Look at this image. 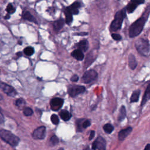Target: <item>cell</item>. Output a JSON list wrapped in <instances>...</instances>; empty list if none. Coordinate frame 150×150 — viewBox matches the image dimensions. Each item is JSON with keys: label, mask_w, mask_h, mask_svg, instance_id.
<instances>
[{"label": "cell", "mask_w": 150, "mask_h": 150, "mask_svg": "<svg viewBox=\"0 0 150 150\" xmlns=\"http://www.w3.org/2000/svg\"><path fill=\"white\" fill-rule=\"evenodd\" d=\"M146 19L144 16H142L132 23L128 30L129 36L132 38L138 36L142 31Z\"/></svg>", "instance_id": "cell-1"}, {"label": "cell", "mask_w": 150, "mask_h": 150, "mask_svg": "<svg viewBox=\"0 0 150 150\" xmlns=\"http://www.w3.org/2000/svg\"><path fill=\"white\" fill-rule=\"evenodd\" d=\"M126 15V9L123 8L116 12L114 19L110 25V30L112 32L117 31L121 29L123 20Z\"/></svg>", "instance_id": "cell-2"}, {"label": "cell", "mask_w": 150, "mask_h": 150, "mask_svg": "<svg viewBox=\"0 0 150 150\" xmlns=\"http://www.w3.org/2000/svg\"><path fill=\"white\" fill-rule=\"evenodd\" d=\"M0 137L2 140L13 147L16 146L19 142V138L18 137L11 131L4 129L0 130Z\"/></svg>", "instance_id": "cell-3"}, {"label": "cell", "mask_w": 150, "mask_h": 150, "mask_svg": "<svg viewBox=\"0 0 150 150\" xmlns=\"http://www.w3.org/2000/svg\"><path fill=\"white\" fill-rule=\"evenodd\" d=\"M135 46L138 53L141 55L144 56H147L149 54L150 45L148 40L140 38L136 40Z\"/></svg>", "instance_id": "cell-4"}, {"label": "cell", "mask_w": 150, "mask_h": 150, "mask_svg": "<svg viewBox=\"0 0 150 150\" xmlns=\"http://www.w3.org/2000/svg\"><path fill=\"white\" fill-rule=\"evenodd\" d=\"M97 76L98 74L94 70H87L83 75L82 81L83 83L86 84L90 83L95 80L97 78Z\"/></svg>", "instance_id": "cell-5"}, {"label": "cell", "mask_w": 150, "mask_h": 150, "mask_svg": "<svg viewBox=\"0 0 150 150\" xmlns=\"http://www.w3.org/2000/svg\"><path fill=\"white\" fill-rule=\"evenodd\" d=\"M86 91V88L83 86H71L69 87L67 92L71 97H75L80 94L83 93Z\"/></svg>", "instance_id": "cell-6"}, {"label": "cell", "mask_w": 150, "mask_h": 150, "mask_svg": "<svg viewBox=\"0 0 150 150\" xmlns=\"http://www.w3.org/2000/svg\"><path fill=\"white\" fill-rule=\"evenodd\" d=\"M106 148V141L101 137H98L92 144L93 149L104 150Z\"/></svg>", "instance_id": "cell-7"}, {"label": "cell", "mask_w": 150, "mask_h": 150, "mask_svg": "<svg viewBox=\"0 0 150 150\" xmlns=\"http://www.w3.org/2000/svg\"><path fill=\"white\" fill-rule=\"evenodd\" d=\"M46 135V127L41 126L34 130L32 134V137L36 139H42Z\"/></svg>", "instance_id": "cell-8"}, {"label": "cell", "mask_w": 150, "mask_h": 150, "mask_svg": "<svg viewBox=\"0 0 150 150\" xmlns=\"http://www.w3.org/2000/svg\"><path fill=\"white\" fill-rule=\"evenodd\" d=\"M0 87L2 89L4 93H5L8 96L11 97H14L16 95L17 93L16 90L12 86L6 84L0 81Z\"/></svg>", "instance_id": "cell-9"}, {"label": "cell", "mask_w": 150, "mask_h": 150, "mask_svg": "<svg viewBox=\"0 0 150 150\" xmlns=\"http://www.w3.org/2000/svg\"><path fill=\"white\" fill-rule=\"evenodd\" d=\"M64 100L61 98H53L50 103V108L53 111H57L62 108L63 105Z\"/></svg>", "instance_id": "cell-10"}, {"label": "cell", "mask_w": 150, "mask_h": 150, "mask_svg": "<svg viewBox=\"0 0 150 150\" xmlns=\"http://www.w3.org/2000/svg\"><path fill=\"white\" fill-rule=\"evenodd\" d=\"M132 131V128L131 127H128L125 129H121L118 134V138L119 141H123L124 140L128 135L131 134Z\"/></svg>", "instance_id": "cell-11"}, {"label": "cell", "mask_w": 150, "mask_h": 150, "mask_svg": "<svg viewBox=\"0 0 150 150\" xmlns=\"http://www.w3.org/2000/svg\"><path fill=\"white\" fill-rule=\"evenodd\" d=\"M71 56L77 60H82L84 59V55L83 52L79 49L74 50L71 53Z\"/></svg>", "instance_id": "cell-12"}, {"label": "cell", "mask_w": 150, "mask_h": 150, "mask_svg": "<svg viewBox=\"0 0 150 150\" xmlns=\"http://www.w3.org/2000/svg\"><path fill=\"white\" fill-rule=\"evenodd\" d=\"M128 66L132 70H134L137 66V62L135 56L133 54H129L128 56Z\"/></svg>", "instance_id": "cell-13"}, {"label": "cell", "mask_w": 150, "mask_h": 150, "mask_svg": "<svg viewBox=\"0 0 150 150\" xmlns=\"http://www.w3.org/2000/svg\"><path fill=\"white\" fill-rule=\"evenodd\" d=\"M81 6V4L79 2H75L70 6L67 7L73 15H77L79 13V8Z\"/></svg>", "instance_id": "cell-14"}, {"label": "cell", "mask_w": 150, "mask_h": 150, "mask_svg": "<svg viewBox=\"0 0 150 150\" xmlns=\"http://www.w3.org/2000/svg\"><path fill=\"white\" fill-rule=\"evenodd\" d=\"M149 100H150V83L148 84L146 90L145 91L144 95L143 96L142 101H141V105L142 106L143 105H144L146 101H148Z\"/></svg>", "instance_id": "cell-15"}, {"label": "cell", "mask_w": 150, "mask_h": 150, "mask_svg": "<svg viewBox=\"0 0 150 150\" xmlns=\"http://www.w3.org/2000/svg\"><path fill=\"white\" fill-rule=\"evenodd\" d=\"M88 46H89V44L87 40H82L77 44L78 49H80L83 52H87V50L88 49Z\"/></svg>", "instance_id": "cell-16"}, {"label": "cell", "mask_w": 150, "mask_h": 150, "mask_svg": "<svg viewBox=\"0 0 150 150\" xmlns=\"http://www.w3.org/2000/svg\"><path fill=\"white\" fill-rule=\"evenodd\" d=\"M59 115L61 117V118L64 121H69L71 117V114L67 110H62L59 112Z\"/></svg>", "instance_id": "cell-17"}, {"label": "cell", "mask_w": 150, "mask_h": 150, "mask_svg": "<svg viewBox=\"0 0 150 150\" xmlns=\"http://www.w3.org/2000/svg\"><path fill=\"white\" fill-rule=\"evenodd\" d=\"M64 12L66 16V23L70 25L73 21V14L67 8L64 9Z\"/></svg>", "instance_id": "cell-18"}, {"label": "cell", "mask_w": 150, "mask_h": 150, "mask_svg": "<svg viewBox=\"0 0 150 150\" xmlns=\"http://www.w3.org/2000/svg\"><path fill=\"white\" fill-rule=\"evenodd\" d=\"M64 23V21L63 19H59L57 21H56L54 23H53V28L56 31H59V30H60Z\"/></svg>", "instance_id": "cell-19"}, {"label": "cell", "mask_w": 150, "mask_h": 150, "mask_svg": "<svg viewBox=\"0 0 150 150\" xmlns=\"http://www.w3.org/2000/svg\"><path fill=\"white\" fill-rule=\"evenodd\" d=\"M140 93H141V91L138 89L134 91V92L132 93V94L131 96L130 102L131 103H135V102L138 101Z\"/></svg>", "instance_id": "cell-20"}, {"label": "cell", "mask_w": 150, "mask_h": 150, "mask_svg": "<svg viewBox=\"0 0 150 150\" xmlns=\"http://www.w3.org/2000/svg\"><path fill=\"white\" fill-rule=\"evenodd\" d=\"M126 114H127V111H126L125 107L124 105H122V106H121V107L120 109L119 115L118 117V121H120V122L122 121L125 118Z\"/></svg>", "instance_id": "cell-21"}, {"label": "cell", "mask_w": 150, "mask_h": 150, "mask_svg": "<svg viewBox=\"0 0 150 150\" xmlns=\"http://www.w3.org/2000/svg\"><path fill=\"white\" fill-rule=\"evenodd\" d=\"M23 18L25 20H28L29 21H30V22H35V23H37L36 21V19L34 18V17L31 15V13L28 12V11H26L23 14Z\"/></svg>", "instance_id": "cell-22"}, {"label": "cell", "mask_w": 150, "mask_h": 150, "mask_svg": "<svg viewBox=\"0 0 150 150\" xmlns=\"http://www.w3.org/2000/svg\"><path fill=\"white\" fill-rule=\"evenodd\" d=\"M137 5L131 2H130L126 6L125 9H126V11H127L128 13H132L134 11V10L137 8Z\"/></svg>", "instance_id": "cell-23"}, {"label": "cell", "mask_w": 150, "mask_h": 150, "mask_svg": "<svg viewBox=\"0 0 150 150\" xmlns=\"http://www.w3.org/2000/svg\"><path fill=\"white\" fill-rule=\"evenodd\" d=\"M103 129L104 131L107 133V134H110L111 133L113 130H114V127L112 126V125H111L110 123H107L105 124L103 126Z\"/></svg>", "instance_id": "cell-24"}, {"label": "cell", "mask_w": 150, "mask_h": 150, "mask_svg": "<svg viewBox=\"0 0 150 150\" xmlns=\"http://www.w3.org/2000/svg\"><path fill=\"white\" fill-rule=\"evenodd\" d=\"M24 53L26 55V56H31L34 53V49L32 47H30V46H28V47H26V48H25L24 50Z\"/></svg>", "instance_id": "cell-25"}, {"label": "cell", "mask_w": 150, "mask_h": 150, "mask_svg": "<svg viewBox=\"0 0 150 150\" xmlns=\"http://www.w3.org/2000/svg\"><path fill=\"white\" fill-rule=\"evenodd\" d=\"M25 104V101L24 99H23L22 98H19L16 101V105L18 107H19V108L23 107Z\"/></svg>", "instance_id": "cell-26"}, {"label": "cell", "mask_w": 150, "mask_h": 150, "mask_svg": "<svg viewBox=\"0 0 150 150\" xmlns=\"http://www.w3.org/2000/svg\"><path fill=\"white\" fill-rule=\"evenodd\" d=\"M59 143V138L56 136V135H53L50 138V144L52 146L56 145V144H57Z\"/></svg>", "instance_id": "cell-27"}, {"label": "cell", "mask_w": 150, "mask_h": 150, "mask_svg": "<svg viewBox=\"0 0 150 150\" xmlns=\"http://www.w3.org/2000/svg\"><path fill=\"white\" fill-rule=\"evenodd\" d=\"M23 114L26 116H30L33 114V110L29 107H26L23 110Z\"/></svg>", "instance_id": "cell-28"}, {"label": "cell", "mask_w": 150, "mask_h": 150, "mask_svg": "<svg viewBox=\"0 0 150 150\" xmlns=\"http://www.w3.org/2000/svg\"><path fill=\"white\" fill-rule=\"evenodd\" d=\"M50 120H51V121L52 122V123L53 124L57 125L59 122V119L57 115H56V114L52 115V116L50 117Z\"/></svg>", "instance_id": "cell-29"}, {"label": "cell", "mask_w": 150, "mask_h": 150, "mask_svg": "<svg viewBox=\"0 0 150 150\" xmlns=\"http://www.w3.org/2000/svg\"><path fill=\"white\" fill-rule=\"evenodd\" d=\"M6 10L8 12V13H13L15 12V8H13V6H12V5L11 4H9L7 5Z\"/></svg>", "instance_id": "cell-30"}, {"label": "cell", "mask_w": 150, "mask_h": 150, "mask_svg": "<svg viewBox=\"0 0 150 150\" xmlns=\"http://www.w3.org/2000/svg\"><path fill=\"white\" fill-rule=\"evenodd\" d=\"M111 37L115 40H120L122 39L121 36L118 33H112L111 35Z\"/></svg>", "instance_id": "cell-31"}, {"label": "cell", "mask_w": 150, "mask_h": 150, "mask_svg": "<svg viewBox=\"0 0 150 150\" xmlns=\"http://www.w3.org/2000/svg\"><path fill=\"white\" fill-rule=\"evenodd\" d=\"M90 125H91V122H90V121L89 120H85V121L83 122V124H82V127H83V128H87L88 127H89Z\"/></svg>", "instance_id": "cell-32"}, {"label": "cell", "mask_w": 150, "mask_h": 150, "mask_svg": "<svg viewBox=\"0 0 150 150\" xmlns=\"http://www.w3.org/2000/svg\"><path fill=\"white\" fill-rule=\"evenodd\" d=\"M131 2L136 4L137 6L144 3L145 0H131Z\"/></svg>", "instance_id": "cell-33"}, {"label": "cell", "mask_w": 150, "mask_h": 150, "mask_svg": "<svg viewBox=\"0 0 150 150\" xmlns=\"http://www.w3.org/2000/svg\"><path fill=\"white\" fill-rule=\"evenodd\" d=\"M79 76H78L77 75H76V74H74V75H73V76L71 77L70 80H71V81H72L76 82V81H77L79 80Z\"/></svg>", "instance_id": "cell-34"}, {"label": "cell", "mask_w": 150, "mask_h": 150, "mask_svg": "<svg viewBox=\"0 0 150 150\" xmlns=\"http://www.w3.org/2000/svg\"><path fill=\"white\" fill-rule=\"evenodd\" d=\"M94 135H95V131H91L90 135H89L88 139L89 140H91L94 137Z\"/></svg>", "instance_id": "cell-35"}, {"label": "cell", "mask_w": 150, "mask_h": 150, "mask_svg": "<svg viewBox=\"0 0 150 150\" xmlns=\"http://www.w3.org/2000/svg\"><path fill=\"white\" fill-rule=\"evenodd\" d=\"M4 121V117L3 114L0 112V124H2Z\"/></svg>", "instance_id": "cell-36"}, {"label": "cell", "mask_w": 150, "mask_h": 150, "mask_svg": "<svg viewBox=\"0 0 150 150\" xmlns=\"http://www.w3.org/2000/svg\"><path fill=\"white\" fill-rule=\"evenodd\" d=\"M144 149L145 150H150V144H148L144 148Z\"/></svg>", "instance_id": "cell-37"}, {"label": "cell", "mask_w": 150, "mask_h": 150, "mask_svg": "<svg viewBox=\"0 0 150 150\" xmlns=\"http://www.w3.org/2000/svg\"><path fill=\"white\" fill-rule=\"evenodd\" d=\"M88 33L87 32H82V33H77V35H82V36H84V35H87Z\"/></svg>", "instance_id": "cell-38"}, {"label": "cell", "mask_w": 150, "mask_h": 150, "mask_svg": "<svg viewBox=\"0 0 150 150\" xmlns=\"http://www.w3.org/2000/svg\"><path fill=\"white\" fill-rule=\"evenodd\" d=\"M9 18H10V16H9V15L8 14V15H6V16L5 17V19H8Z\"/></svg>", "instance_id": "cell-39"}, {"label": "cell", "mask_w": 150, "mask_h": 150, "mask_svg": "<svg viewBox=\"0 0 150 150\" xmlns=\"http://www.w3.org/2000/svg\"><path fill=\"white\" fill-rule=\"evenodd\" d=\"M2 44H3V43H2V42L0 40V48L2 47Z\"/></svg>", "instance_id": "cell-40"}, {"label": "cell", "mask_w": 150, "mask_h": 150, "mask_svg": "<svg viewBox=\"0 0 150 150\" xmlns=\"http://www.w3.org/2000/svg\"><path fill=\"white\" fill-rule=\"evenodd\" d=\"M17 55H18V56H21V55H22V53H21V52L18 53H17Z\"/></svg>", "instance_id": "cell-41"}, {"label": "cell", "mask_w": 150, "mask_h": 150, "mask_svg": "<svg viewBox=\"0 0 150 150\" xmlns=\"http://www.w3.org/2000/svg\"><path fill=\"white\" fill-rule=\"evenodd\" d=\"M1 99H2V96L0 95V100H1Z\"/></svg>", "instance_id": "cell-42"}]
</instances>
